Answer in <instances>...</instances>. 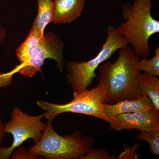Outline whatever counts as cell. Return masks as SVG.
<instances>
[{"label": "cell", "instance_id": "1", "mask_svg": "<svg viewBox=\"0 0 159 159\" xmlns=\"http://www.w3.org/2000/svg\"><path fill=\"white\" fill-rule=\"evenodd\" d=\"M139 59L133 49L128 45L119 49L116 61L103 63L98 67L97 78L104 89L106 103L113 104L145 95L139 89L138 82Z\"/></svg>", "mask_w": 159, "mask_h": 159}, {"label": "cell", "instance_id": "2", "mask_svg": "<svg viewBox=\"0 0 159 159\" xmlns=\"http://www.w3.org/2000/svg\"><path fill=\"white\" fill-rule=\"evenodd\" d=\"M152 0H134L133 4L122 5V17L125 21L117 30L132 45L138 58L150 56L149 38L159 32V21L152 17Z\"/></svg>", "mask_w": 159, "mask_h": 159}, {"label": "cell", "instance_id": "3", "mask_svg": "<svg viewBox=\"0 0 159 159\" xmlns=\"http://www.w3.org/2000/svg\"><path fill=\"white\" fill-rule=\"evenodd\" d=\"M53 121L48 120L39 141L29 149L34 156L49 159H81L95 143L92 136H83L79 131L62 136L54 130Z\"/></svg>", "mask_w": 159, "mask_h": 159}, {"label": "cell", "instance_id": "4", "mask_svg": "<svg viewBox=\"0 0 159 159\" xmlns=\"http://www.w3.org/2000/svg\"><path fill=\"white\" fill-rule=\"evenodd\" d=\"M107 30L106 39L96 57L84 62L68 63V82L71 84L74 93L87 89L94 78L97 77L95 71L99 66L111 58L115 52L128 45L127 40L119 33L116 28L108 25Z\"/></svg>", "mask_w": 159, "mask_h": 159}, {"label": "cell", "instance_id": "5", "mask_svg": "<svg viewBox=\"0 0 159 159\" xmlns=\"http://www.w3.org/2000/svg\"><path fill=\"white\" fill-rule=\"evenodd\" d=\"M106 103L104 89L101 84L90 90L85 89L78 93H74V99L65 104H59L38 101L37 104L45 111L44 118L53 121L60 114L66 112L81 114L92 116L107 122L104 112Z\"/></svg>", "mask_w": 159, "mask_h": 159}, {"label": "cell", "instance_id": "6", "mask_svg": "<svg viewBox=\"0 0 159 159\" xmlns=\"http://www.w3.org/2000/svg\"><path fill=\"white\" fill-rule=\"evenodd\" d=\"M44 114L38 116H29L18 107L15 108L11 114V120L4 124L6 133L13 136V142L9 147H2L0 159H9L14 149L29 139L37 143L42 136L47 124L42 121Z\"/></svg>", "mask_w": 159, "mask_h": 159}, {"label": "cell", "instance_id": "7", "mask_svg": "<svg viewBox=\"0 0 159 159\" xmlns=\"http://www.w3.org/2000/svg\"><path fill=\"white\" fill-rule=\"evenodd\" d=\"M64 48L62 40L58 35L53 32H48L44 34L40 41L34 54L24 63L17 66L12 72L6 74L11 78L12 74L19 72L25 77H33L38 72H41L42 66L48 58L56 61L58 67L62 70Z\"/></svg>", "mask_w": 159, "mask_h": 159}, {"label": "cell", "instance_id": "8", "mask_svg": "<svg viewBox=\"0 0 159 159\" xmlns=\"http://www.w3.org/2000/svg\"><path fill=\"white\" fill-rule=\"evenodd\" d=\"M111 129L117 131L138 129L152 130L159 129V112L152 110L121 114L109 118Z\"/></svg>", "mask_w": 159, "mask_h": 159}, {"label": "cell", "instance_id": "9", "mask_svg": "<svg viewBox=\"0 0 159 159\" xmlns=\"http://www.w3.org/2000/svg\"><path fill=\"white\" fill-rule=\"evenodd\" d=\"M85 0H54L53 22L65 24L74 22L80 17Z\"/></svg>", "mask_w": 159, "mask_h": 159}, {"label": "cell", "instance_id": "10", "mask_svg": "<svg viewBox=\"0 0 159 159\" xmlns=\"http://www.w3.org/2000/svg\"><path fill=\"white\" fill-rule=\"evenodd\" d=\"M153 107L146 95L131 99H125L113 103L104 104V112L108 121L109 118L121 114L152 110Z\"/></svg>", "mask_w": 159, "mask_h": 159}, {"label": "cell", "instance_id": "11", "mask_svg": "<svg viewBox=\"0 0 159 159\" xmlns=\"http://www.w3.org/2000/svg\"><path fill=\"white\" fill-rule=\"evenodd\" d=\"M138 82L140 90L150 99L153 108L159 112V80L148 73H139Z\"/></svg>", "mask_w": 159, "mask_h": 159}, {"label": "cell", "instance_id": "12", "mask_svg": "<svg viewBox=\"0 0 159 159\" xmlns=\"http://www.w3.org/2000/svg\"><path fill=\"white\" fill-rule=\"evenodd\" d=\"M44 34L38 29L31 28L25 40L16 50V56L20 64L24 63L34 54Z\"/></svg>", "mask_w": 159, "mask_h": 159}, {"label": "cell", "instance_id": "13", "mask_svg": "<svg viewBox=\"0 0 159 159\" xmlns=\"http://www.w3.org/2000/svg\"><path fill=\"white\" fill-rule=\"evenodd\" d=\"M38 12L31 28L44 34L46 26L53 22L54 2L52 0H37Z\"/></svg>", "mask_w": 159, "mask_h": 159}, {"label": "cell", "instance_id": "14", "mask_svg": "<svg viewBox=\"0 0 159 159\" xmlns=\"http://www.w3.org/2000/svg\"><path fill=\"white\" fill-rule=\"evenodd\" d=\"M155 55L150 59L142 58L139 60L137 66L140 71L152 74L153 76H159V48L155 51Z\"/></svg>", "mask_w": 159, "mask_h": 159}, {"label": "cell", "instance_id": "15", "mask_svg": "<svg viewBox=\"0 0 159 159\" xmlns=\"http://www.w3.org/2000/svg\"><path fill=\"white\" fill-rule=\"evenodd\" d=\"M136 139L146 141L149 143V150L154 155L159 154V129L152 130L141 131Z\"/></svg>", "mask_w": 159, "mask_h": 159}, {"label": "cell", "instance_id": "16", "mask_svg": "<svg viewBox=\"0 0 159 159\" xmlns=\"http://www.w3.org/2000/svg\"><path fill=\"white\" fill-rule=\"evenodd\" d=\"M116 157L111 155L108 151L102 149H91L80 159H115Z\"/></svg>", "mask_w": 159, "mask_h": 159}, {"label": "cell", "instance_id": "17", "mask_svg": "<svg viewBox=\"0 0 159 159\" xmlns=\"http://www.w3.org/2000/svg\"><path fill=\"white\" fill-rule=\"evenodd\" d=\"M139 144L136 143L132 148H125V150L121 153L117 159H138V154L136 153L137 149L139 148Z\"/></svg>", "mask_w": 159, "mask_h": 159}, {"label": "cell", "instance_id": "18", "mask_svg": "<svg viewBox=\"0 0 159 159\" xmlns=\"http://www.w3.org/2000/svg\"><path fill=\"white\" fill-rule=\"evenodd\" d=\"M39 157L34 156L28 151H27L25 148H20L18 151L15 152L12 155V159H36Z\"/></svg>", "mask_w": 159, "mask_h": 159}, {"label": "cell", "instance_id": "19", "mask_svg": "<svg viewBox=\"0 0 159 159\" xmlns=\"http://www.w3.org/2000/svg\"><path fill=\"white\" fill-rule=\"evenodd\" d=\"M6 132L5 130V125L2 122L1 119V111H0V150L2 148V143L3 140L6 136Z\"/></svg>", "mask_w": 159, "mask_h": 159}, {"label": "cell", "instance_id": "20", "mask_svg": "<svg viewBox=\"0 0 159 159\" xmlns=\"http://www.w3.org/2000/svg\"><path fill=\"white\" fill-rule=\"evenodd\" d=\"M6 34V31L2 28H0V43H3L4 41Z\"/></svg>", "mask_w": 159, "mask_h": 159}]
</instances>
